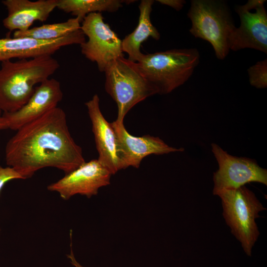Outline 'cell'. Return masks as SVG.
I'll use <instances>...</instances> for the list:
<instances>
[{"label": "cell", "instance_id": "cell-21", "mask_svg": "<svg viewBox=\"0 0 267 267\" xmlns=\"http://www.w3.org/2000/svg\"><path fill=\"white\" fill-rule=\"evenodd\" d=\"M157 1L170 6L177 11L181 10L186 3L183 0H157Z\"/></svg>", "mask_w": 267, "mask_h": 267}, {"label": "cell", "instance_id": "cell-23", "mask_svg": "<svg viewBox=\"0 0 267 267\" xmlns=\"http://www.w3.org/2000/svg\"><path fill=\"white\" fill-rule=\"evenodd\" d=\"M8 129V125L6 120L0 116V130Z\"/></svg>", "mask_w": 267, "mask_h": 267}, {"label": "cell", "instance_id": "cell-10", "mask_svg": "<svg viewBox=\"0 0 267 267\" xmlns=\"http://www.w3.org/2000/svg\"><path fill=\"white\" fill-rule=\"evenodd\" d=\"M112 175L98 159H93L85 161L59 180L48 185L47 189L58 193L64 200L77 194L90 198L97 194L99 188L110 184Z\"/></svg>", "mask_w": 267, "mask_h": 267}, {"label": "cell", "instance_id": "cell-24", "mask_svg": "<svg viewBox=\"0 0 267 267\" xmlns=\"http://www.w3.org/2000/svg\"><path fill=\"white\" fill-rule=\"evenodd\" d=\"M1 115H2V112L0 111V116H1Z\"/></svg>", "mask_w": 267, "mask_h": 267}, {"label": "cell", "instance_id": "cell-17", "mask_svg": "<svg viewBox=\"0 0 267 267\" xmlns=\"http://www.w3.org/2000/svg\"><path fill=\"white\" fill-rule=\"evenodd\" d=\"M128 0H57L56 8L79 19L81 23L88 14L102 11L113 12Z\"/></svg>", "mask_w": 267, "mask_h": 267}, {"label": "cell", "instance_id": "cell-9", "mask_svg": "<svg viewBox=\"0 0 267 267\" xmlns=\"http://www.w3.org/2000/svg\"><path fill=\"white\" fill-rule=\"evenodd\" d=\"M265 0H249L237 5L235 11L240 24L229 40L230 50L251 48L267 53V12Z\"/></svg>", "mask_w": 267, "mask_h": 267}, {"label": "cell", "instance_id": "cell-3", "mask_svg": "<svg viewBox=\"0 0 267 267\" xmlns=\"http://www.w3.org/2000/svg\"><path fill=\"white\" fill-rule=\"evenodd\" d=\"M196 48L172 49L143 54L136 65L144 77L165 94L184 84L199 64Z\"/></svg>", "mask_w": 267, "mask_h": 267}, {"label": "cell", "instance_id": "cell-4", "mask_svg": "<svg viewBox=\"0 0 267 267\" xmlns=\"http://www.w3.org/2000/svg\"><path fill=\"white\" fill-rule=\"evenodd\" d=\"M187 16L191 22V34L209 42L217 58L224 59L230 51V38L236 28L226 2L192 0Z\"/></svg>", "mask_w": 267, "mask_h": 267}, {"label": "cell", "instance_id": "cell-1", "mask_svg": "<svg viewBox=\"0 0 267 267\" xmlns=\"http://www.w3.org/2000/svg\"><path fill=\"white\" fill-rule=\"evenodd\" d=\"M7 141L5 160L22 179L53 167L68 174L83 164L82 148L72 137L64 110L57 107L16 131Z\"/></svg>", "mask_w": 267, "mask_h": 267}, {"label": "cell", "instance_id": "cell-20", "mask_svg": "<svg viewBox=\"0 0 267 267\" xmlns=\"http://www.w3.org/2000/svg\"><path fill=\"white\" fill-rule=\"evenodd\" d=\"M22 179L21 176L10 167H3L0 165V193L3 186L9 181Z\"/></svg>", "mask_w": 267, "mask_h": 267}, {"label": "cell", "instance_id": "cell-19", "mask_svg": "<svg viewBox=\"0 0 267 267\" xmlns=\"http://www.w3.org/2000/svg\"><path fill=\"white\" fill-rule=\"evenodd\" d=\"M250 85L257 89H265L267 87V60L257 62L248 69Z\"/></svg>", "mask_w": 267, "mask_h": 267}, {"label": "cell", "instance_id": "cell-22", "mask_svg": "<svg viewBox=\"0 0 267 267\" xmlns=\"http://www.w3.org/2000/svg\"><path fill=\"white\" fill-rule=\"evenodd\" d=\"M67 258L69 259L70 263L74 267H86L81 265L76 259L74 252L72 250V246L71 245V250L70 253L68 254Z\"/></svg>", "mask_w": 267, "mask_h": 267}, {"label": "cell", "instance_id": "cell-13", "mask_svg": "<svg viewBox=\"0 0 267 267\" xmlns=\"http://www.w3.org/2000/svg\"><path fill=\"white\" fill-rule=\"evenodd\" d=\"M63 98L60 82L48 79L36 86L26 103L16 111L2 113L8 123V129L17 131L24 125L58 107Z\"/></svg>", "mask_w": 267, "mask_h": 267}, {"label": "cell", "instance_id": "cell-5", "mask_svg": "<svg viewBox=\"0 0 267 267\" xmlns=\"http://www.w3.org/2000/svg\"><path fill=\"white\" fill-rule=\"evenodd\" d=\"M105 89L115 101L118 116L115 120L122 123L128 112L136 104L153 95L158 94L142 74L136 62L124 57L113 61L104 71Z\"/></svg>", "mask_w": 267, "mask_h": 267}, {"label": "cell", "instance_id": "cell-15", "mask_svg": "<svg viewBox=\"0 0 267 267\" xmlns=\"http://www.w3.org/2000/svg\"><path fill=\"white\" fill-rule=\"evenodd\" d=\"M8 14L3 26L9 31H25L36 21H46L56 8L57 0H4Z\"/></svg>", "mask_w": 267, "mask_h": 267}, {"label": "cell", "instance_id": "cell-14", "mask_svg": "<svg viewBox=\"0 0 267 267\" xmlns=\"http://www.w3.org/2000/svg\"><path fill=\"white\" fill-rule=\"evenodd\" d=\"M91 122L98 161L112 175L122 170L118 157L116 137L111 123L107 122L101 112L99 98L94 94L85 103Z\"/></svg>", "mask_w": 267, "mask_h": 267}, {"label": "cell", "instance_id": "cell-8", "mask_svg": "<svg viewBox=\"0 0 267 267\" xmlns=\"http://www.w3.org/2000/svg\"><path fill=\"white\" fill-rule=\"evenodd\" d=\"M211 148L219 165L218 170L213 174L214 195L252 182L267 185V170L255 160L232 156L215 143L211 144Z\"/></svg>", "mask_w": 267, "mask_h": 267}, {"label": "cell", "instance_id": "cell-6", "mask_svg": "<svg viewBox=\"0 0 267 267\" xmlns=\"http://www.w3.org/2000/svg\"><path fill=\"white\" fill-rule=\"evenodd\" d=\"M218 195L222 200V215L232 234L241 243L245 253L251 256L252 249L260 232L255 220L265 210L255 194L245 185L223 190Z\"/></svg>", "mask_w": 267, "mask_h": 267}, {"label": "cell", "instance_id": "cell-18", "mask_svg": "<svg viewBox=\"0 0 267 267\" xmlns=\"http://www.w3.org/2000/svg\"><path fill=\"white\" fill-rule=\"evenodd\" d=\"M81 29V22L77 17L53 24H43L30 28L25 31H15L13 37H29L40 40H52L66 36Z\"/></svg>", "mask_w": 267, "mask_h": 267}, {"label": "cell", "instance_id": "cell-16", "mask_svg": "<svg viewBox=\"0 0 267 267\" xmlns=\"http://www.w3.org/2000/svg\"><path fill=\"white\" fill-rule=\"evenodd\" d=\"M153 0H142L139 5V16L135 29L122 40L123 52L128 55V59L133 62H138L143 53L140 51L141 44L150 37L158 40L160 35L151 21Z\"/></svg>", "mask_w": 267, "mask_h": 267}, {"label": "cell", "instance_id": "cell-11", "mask_svg": "<svg viewBox=\"0 0 267 267\" xmlns=\"http://www.w3.org/2000/svg\"><path fill=\"white\" fill-rule=\"evenodd\" d=\"M110 123L115 134L117 152L122 169L129 167L138 168L143 159L149 155L184 151L183 148L169 146L159 137L133 136L127 131L123 122L114 121Z\"/></svg>", "mask_w": 267, "mask_h": 267}, {"label": "cell", "instance_id": "cell-7", "mask_svg": "<svg viewBox=\"0 0 267 267\" xmlns=\"http://www.w3.org/2000/svg\"><path fill=\"white\" fill-rule=\"evenodd\" d=\"M81 29L88 40L80 45L81 52L89 61L96 63L104 72L115 59L124 57L122 40L104 21L101 13L86 16L81 23Z\"/></svg>", "mask_w": 267, "mask_h": 267}, {"label": "cell", "instance_id": "cell-2", "mask_svg": "<svg viewBox=\"0 0 267 267\" xmlns=\"http://www.w3.org/2000/svg\"><path fill=\"white\" fill-rule=\"evenodd\" d=\"M51 55L1 62L0 68V111L20 109L33 93L35 87L49 79L59 68Z\"/></svg>", "mask_w": 267, "mask_h": 267}, {"label": "cell", "instance_id": "cell-12", "mask_svg": "<svg viewBox=\"0 0 267 267\" xmlns=\"http://www.w3.org/2000/svg\"><path fill=\"white\" fill-rule=\"evenodd\" d=\"M86 41L81 29L64 37L52 40H40L29 37H6L0 39V61L31 59L51 55L61 48L80 44Z\"/></svg>", "mask_w": 267, "mask_h": 267}]
</instances>
